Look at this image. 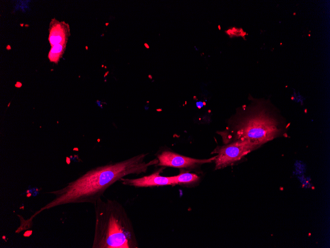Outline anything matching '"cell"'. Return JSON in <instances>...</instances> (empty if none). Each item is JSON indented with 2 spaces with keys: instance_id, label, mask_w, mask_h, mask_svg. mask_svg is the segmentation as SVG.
<instances>
[{
  "instance_id": "11",
  "label": "cell",
  "mask_w": 330,
  "mask_h": 248,
  "mask_svg": "<svg viewBox=\"0 0 330 248\" xmlns=\"http://www.w3.org/2000/svg\"><path fill=\"white\" fill-rule=\"evenodd\" d=\"M218 28H219V30H220L221 27H220V25H218Z\"/></svg>"
},
{
  "instance_id": "2",
  "label": "cell",
  "mask_w": 330,
  "mask_h": 248,
  "mask_svg": "<svg viewBox=\"0 0 330 248\" xmlns=\"http://www.w3.org/2000/svg\"><path fill=\"white\" fill-rule=\"evenodd\" d=\"M95 227L92 248H138L133 224L123 205L111 199L94 204Z\"/></svg>"
},
{
  "instance_id": "5",
  "label": "cell",
  "mask_w": 330,
  "mask_h": 248,
  "mask_svg": "<svg viewBox=\"0 0 330 248\" xmlns=\"http://www.w3.org/2000/svg\"><path fill=\"white\" fill-rule=\"evenodd\" d=\"M158 165L177 168H193L198 165L211 162L215 159V156L208 159H195L175 152L165 150L158 156Z\"/></svg>"
},
{
  "instance_id": "3",
  "label": "cell",
  "mask_w": 330,
  "mask_h": 248,
  "mask_svg": "<svg viewBox=\"0 0 330 248\" xmlns=\"http://www.w3.org/2000/svg\"><path fill=\"white\" fill-rule=\"evenodd\" d=\"M279 120L265 110L239 120L233 129V141L249 140L259 146L279 136L282 129Z\"/></svg>"
},
{
  "instance_id": "6",
  "label": "cell",
  "mask_w": 330,
  "mask_h": 248,
  "mask_svg": "<svg viewBox=\"0 0 330 248\" xmlns=\"http://www.w3.org/2000/svg\"><path fill=\"white\" fill-rule=\"evenodd\" d=\"M163 170V168H161L149 175L137 178H125L124 177L121 180L123 185L138 188L173 185L171 176L165 177L160 175Z\"/></svg>"
},
{
  "instance_id": "7",
  "label": "cell",
  "mask_w": 330,
  "mask_h": 248,
  "mask_svg": "<svg viewBox=\"0 0 330 248\" xmlns=\"http://www.w3.org/2000/svg\"><path fill=\"white\" fill-rule=\"evenodd\" d=\"M174 185L190 184L198 181L199 177L194 173H180L178 175L171 176Z\"/></svg>"
},
{
  "instance_id": "8",
  "label": "cell",
  "mask_w": 330,
  "mask_h": 248,
  "mask_svg": "<svg viewBox=\"0 0 330 248\" xmlns=\"http://www.w3.org/2000/svg\"><path fill=\"white\" fill-rule=\"evenodd\" d=\"M62 50V46L60 44H56L53 46L51 50V53H59Z\"/></svg>"
},
{
  "instance_id": "10",
  "label": "cell",
  "mask_w": 330,
  "mask_h": 248,
  "mask_svg": "<svg viewBox=\"0 0 330 248\" xmlns=\"http://www.w3.org/2000/svg\"><path fill=\"white\" fill-rule=\"evenodd\" d=\"M106 26H108L109 25V23H105Z\"/></svg>"
},
{
  "instance_id": "4",
  "label": "cell",
  "mask_w": 330,
  "mask_h": 248,
  "mask_svg": "<svg viewBox=\"0 0 330 248\" xmlns=\"http://www.w3.org/2000/svg\"><path fill=\"white\" fill-rule=\"evenodd\" d=\"M259 147L257 144L247 140H236L218 147L212 152L217 154L214 160L215 168L219 169L231 165Z\"/></svg>"
},
{
  "instance_id": "1",
  "label": "cell",
  "mask_w": 330,
  "mask_h": 248,
  "mask_svg": "<svg viewBox=\"0 0 330 248\" xmlns=\"http://www.w3.org/2000/svg\"><path fill=\"white\" fill-rule=\"evenodd\" d=\"M146 156V154L142 153L92 168L65 187L47 192L54 198L25 220V223L30 225L40 213L58 206L72 203L94 204L116 182L129 175L145 173L150 166L158 164V159L145 162Z\"/></svg>"
},
{
  "instance_id": "12",
  "label": "cell",
  "mask_w": 330,
  "mask_h": 248,
  "mask_svg": "<svg viewBox=\"0 0 330 248\" xmlns=\"http://www.w3.org/2000/svg\"><path fill=\"white\" fill-rule=\"evenodd\" d=\"M85 49H86V50H88V47L87 46H86Z\"/></svg>"
},
{
  "instance_id": "9",
  "label": "cell",
  "mask_w": 330,
  "mask_h": 248,
  "mask_svg": "<svg viewBox=\"0 0 330 248\" xmlns=\"http://www.w3.org/2000/svg\"><path fill=\"white\" fill-rule=\"evenodd\" d=\"M144 45L147 49H149V46L147 43H145Z\"/></svg>"
}]
</instances>
